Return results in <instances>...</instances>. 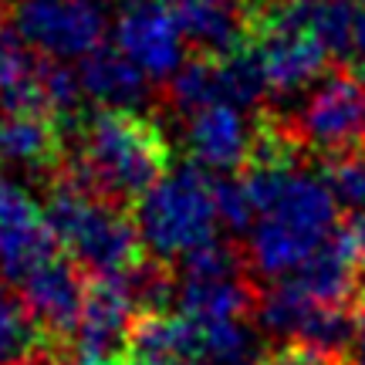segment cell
Segmentation results:
<instances>
[{
  "instance_id": "cell-1",
  "label": "cell",
  "mask_w": 365,
  "mask_h": 365,
  "mask_svg": "<svg viewBox=\"0 0 365 365\" xmlns=\"http://www.w3.org/2000/svg\"><path fill=\"white\" fill-rule=\"evenodd\" d=\"M244 182L250 190L254 220L247 227L244 264L257 277H291L339 227V200L331 182L287 159L247 163Z\"/></svg>"
},
{
  "instance_id": "cell-2",
  "label": "cell",
  "mask_w": 365,
  "mask_h": 365,
  "mask_svg": "<svg viewBox=\"0 0 365 365\" xmlns=\"http://www.w3.org/2000/svg\"><path fill=\"white\" fill-rule=\"evenodd\" d=\"M170 173V143L156 118L135 108L91 112L65 139V153L51 166V180L75 182L81 190L112 200L118 207H135L163 176Z\"/></svg>"
},
{
  "instance_id": "cell-3",
  "label": "cell",
  "mask_w": 365,
  "mask_h": 365,
  "mask_svg": "<svg viewBox=\"0 0 365 365\" xmlns=\"http://www.w3.org/2000/svg\"><path fill=\"white\" fill-rule=\"evenodd\" d=\"M44 213L58 244L88 277H125L145 261L143 234L129 217V207H118L75 182L51 180Z\"/></svg>"
},
{
  "instance_id": "cell-4",
  "label": "cell",
  "mask_w": 365,
  "mask_h": 365,
  "mask_svg": "<svg viewBox=\"0 0 365 365\" xmlns=\"http://www.w3.org/2000/svg\"><path fill=\"white\" fill-rule=\"evenodd\" d=\"M217 180L200 166H180L139 200V234L156 261H182L186 254L217 240Z\"/></svg>"
},
{
  "instance_id": "cell-5",
  "label": "cell",
  "mask_w": 365,
  "mask_h": 365,
  "mask_svg": "<svg viewBox=\"0 0 365 365\" xmlns=\"http://www.w3.org/2000/svg\"><path fill=\"white\" fill-rule=\"evenodd\" d=\"M254 314L267 335L314 349L331 359H341V352L352 345L355 328H359V322L349 314L345 304L312 298L294 281H281L267 294H257Z\"/></svg>"
},
{
  "instance_id": "cell-6",
  "label": "cell",
  "mask_w": 365,
  "mask_h": 365,
  "mask_svg": "<svg viewBox=\"0 0 365 365\" xmlns=\"http://www.w3.org/2000/svg\"><path fill=\"white\" fill-rule=\"evenodd\" d=\"M298 145H312L325 156H352L365 149V81L335 71L312 88L287 125Z\"/></svg>"
},
{
  "instance_id": "cell-7",
  "label": "cell",
  "mask_w": 365,
  "mask_h": 365,
  "mask_svg": "<svg viewBox=\"0 0 365 365\" xmlns=\"http://www.w3.org/2000/svg\"><path fill=\"white\" fill-rule=\"evenodd\" d=\"M143 304L132 291L129 277H88V294L81 308L78 328L71 335V352L81 362L118 365L129 355L132 325Z\"/></svg>"
},
{
  "instance_id": "cell-8",
  "label": "cell",
  "mask_w": 365,
  "mask_h": 365,
  "mask_svg": "<svg viewBox=\"0 0 365 365\" xmlns=\"http://www.w3.org/2000/svg\"><path fill=\"white\" fill-rule=\"evenodd\" d=\"M17 34L54 61L85 58L105 38V14L95 0H17Z\"/></svg>"
},
{
  "instance_id": "cell-9",
  "label": "cell",
  "mask_w": 365,
  "mask_h": 365,
  "mask_svg": "<svg viewBox=\"0 0 365 365\" xmlns=\"http://www.w3.org/2000/svg\"><path fill=\"white\" fill-rule=\"evenodd\" d=\"M17 287H21V298L31 308L41 331L71 352V335L78 328L85 294H88V274L81 271L71 257L51 254L27 277H21Z\"/></svg>"
},
{
  "instance_id": "cell-10",
  "label": "cell",
  "mask_w": 365,
  "mask_h": 365,
  "mask_svg": "<svg viewBox=\"0 0 365 365\" xmlns=\"http://www.w3.org/2000/svg\"><path fill=\"white\" fill-rule=\"evenodd\" d=\"M115 44L153 81H163L182 65L186 38L166 0H125L118 11Z\"/></svg>"
},
{
  "instance_id": "cell-11",
  "label": "cell",
  "mask_w": 365,
  "mask_h": 365,
  "mask_svg": "<svg viewBox=\"0 0 365 365\" xmlns=\"http://www.w3.org/2000/svg\"><path fill=\"white\" fill-rule=\"evenodd\" d=\"M51 254H58V237L48 213L21 186L0 180V274L17 284Z\"/></svg>"
},
{
  "instance_id": "cell-12",
  "label": "cell",
  "mask_w": 365,
  "mask_h": 365,
  "mask_svg": "<svg viewBox=\"0 0 365 365\" xmlns=\"http://www.w3.org/2000/svg\"><path fill=\"white\" fill-rule=\"evenodd\" d=\"M257 125H250L244 108L234 102H213L190 112L186 143L200 166L210 170H240L250 163Z\"/></svg>"
},
{
  "instance_id": "cell-13",
  "label": "cell",
  "mask_w": 365,
  "mask_h": 365,
  "mask_svg": "<svg viewBox=\"0 0 365 365\" xmlns=\"http://www.w3.org/2000/svg\"><path fill=\"white\" fill-rule=\"evenodd\" d=\"M365 261L362 247L355 240L352 227L335 230L322 247L314 250L298 271L284 277L294 281L301 291H308L318 301H331V304H345L355 294V281H359V264Z\"/></svg>"
},
{
  "instance_id": "cell-14",
  "label": "cell",
  "mask_w": 365,
  "mask_h": 365,
  "mask_svg": "<svg viewBox=\"0 0 365 365\" xmlns=\"http://www.w3.org/2000/svg\"><path fill=\"white\" fill-rule=\"evenodd\" d=\"M78 81L81 91L102 102L105 108H132L145 98L153 78L118 44H98L95 51L81 58Z\"/></svg>"
},
{
  "instance_id": "cell-15",
  "label": "cell",
  "mask_w": 365,
  "mask_h": 365,
  "mask_svg": "<svg viewBox=\"0 0 365 365\" xmlns=\"http://www.w3.org/2000/svg\"><path fill=\"white\" fill-rule=\"evenodd\" d=\"M68 349L51 341L34 322L14 281L0 274V365H41L51 355H65Z\"/></svg>"
},
{
  "instance_id": "cell-16",
  "label": "cell",
  "mask_w": 365,
  "mask_h": 365,
  "mask_svg": "<svg viewBox=\"0 0 365 365\" xmlns=\"http://www.w3.org/2000/svg\"><path fill=\"white\" fill-rule=\"evenodd\" d=\"M65 153V118L54 115H4L0 122V156L24 163L31 170H48Z\"/></svg>"
},
{
  "instance_id": "cell-17",
  "label": "cell",
  "mask_w": 365,
  "mask_h": 365,
  "mask_svg": "<svg viewBox=\"0 0 365 365\" xmlns=\"http://www.w3.org/2000/svg\"><path fill=\"white\" fill-rule=\"evenodd\" d=\"M294 11L328 51L349 54L355 11H359L355 0H304V4H294Z\"/></svg>"
},
{
  "instance_id": "cell-18",
  "label": "cell",
  "mask_w": 365,
  "mask_h": 365,
  "mask_svg": "<svg viewBox=\"0 0 365 365\" xmlns=\"http://www.w3.org/2000/svg\"><path fill=\"white\" fill-rule=\"evenodd\" d=\"M328 182L335 190L339 207L349 210L352 234L365 254V149L362 153H352V156H341L335 163V170L328 173Z\"/></svg>"
},
{
  "instance_id": "cell-19",
  "label": "cell",
  "mask_w": 365,
  "mask_h": 365,
  "mask_svg": "<svg viewBox=\"0 0 365 365\" xmlns=\"http://www.w3.org/2000/svg\"><path fill=\"white\" fill-rule=\"evenodd\" d=\"M38 58L31 54V44H27L21 34H17V27L7 24L4 21V14H0V102L17 91L24 85L34 71H38Z\"/></svg>"
},
{
  "instance_id": "cell-20",
  "label": "cell",
  "mask_w": 365,
  "mask_h": 365,
  "mask_svg": "<svg viewBox=\"0 0 365 365\" xmlns=\"http://www.w3.org/2000/svg\"><path fill=\"white\" fill-rule=\"evenodd\" d=\"M254 365H339V359L304 349V345H287V349H277V352L257 359Z\"/></svg>"
},
{
  "instance_id": "cell-21",
  "label": "cell",
  "mask_w": 365,
  "mask_h": 365,
  "mask_svg": "<svg viewBox=\"0 0 365 365\" xmlns=\"http://www.w3.org/2000/svg\"><path fill=\"white\" fill-rule=\"evenodd\" d=\"M349 54H352L359 75L365 78V4H359L355 11V24H352V41H349Z\"/></svg>"
},
{
  "instance_id": "cell-22",
  "label": "cell",
  "mask_w": 365,
  "mask_h": 365,
  "mask_svg": "<svg viewBox=\"0 0 365 365\" xmlns=\"http://www.w3.org/2000/svg\"><path fill=\"white\" fill-rule=\"evenodd\" d=\"M125 365H190L173 355H125Z\"/></svg>"
},
{
  "instance_id": "cell-23",
  "label": "cell",
  "mask_w": 365,
  "mask_h": 365,
  "mask_svg": "<svg viewBox=\"0 0 365 365\" xmlns=\"http://www.w3.org/2000/svg\"><path fill=\"white\" fill-rule=\"evenodd\" d=\"M352 365H365V318L355 328V339H352Z\"/></svg>"
}]
</instances>
